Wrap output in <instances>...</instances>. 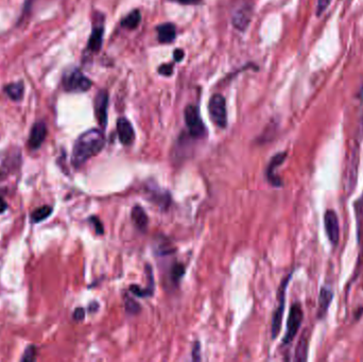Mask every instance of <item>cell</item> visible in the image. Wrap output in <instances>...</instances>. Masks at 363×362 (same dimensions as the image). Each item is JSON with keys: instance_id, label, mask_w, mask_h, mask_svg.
Instances as JSON below:
<instances>
[{"instance_id": "8", "label": "cell", "mask_w": 363, "mask_h": 362, "mask_svg": "<svg viewBox=\"0 0 363 362\" xmlns=\"http://www.w3.org/2000/svg\"><path fill=\"white\" fill-rule=\"evenodd\" d=\"M324 224L327 237L332 246H337L340 240V226L339 218L336 212L328 210L324 216Z\"/></svg>"}, {"instance_id": "18", "label": "cell", "mask_w": 363, "mask_h": 362, "mask_svg": "<svg viewBox=\"0 0 363 362\" xmlns=\"http://www.w3.org/2000/svg\"><path fill=\"white\" fill-rule=\"evenodd\" d=\"M5 93L14 101H19L24 96V85L23 83H12L5 87Z\"/></svg>"}, {"instance_id": "14", "label": "cell", "mask_w": 363, "mask_h": 362, "mask_svg": "<svg viewBox=\"0 0 363 362\" xmlns=\"http://www.w3.org/2000/svg\"><path fill=\"white\" fill-rule=\"evenodd\" d=\"M158 40L163 44H170L176 39V27L172 24H164L157 27Z\"/></svg>"}, {"instance_id": "31", "label": "cell", "mask_w": 363, "mask_h": 362, "mask_svg": "<svg viewBox=\"0 0 363 362\" xmlns=\"http://www.w3.org/2000/svg\"><path fill=\"white\" fill-rule=\"evenodd\" d=\"M6 208H8V204H6L5 201L0 197V215L3 214L6 211Z\"/></svg>"}, {"instance_id": "28", "label": "cell", "mask_w": 363, "mask_h": 362, "mask_svg": "<svg viewBox=\"0 0 363 362\" xmlns=\"http://www.w3.org/2000/svg\"><path fill=\"white\" fill-rule=\"evenodd\" d=\"M192 360H201L200 357V343H195L192 350Z\"/></svg>"}, {"instance_id": "7", "label": "cell", "mask_w": 363, "mask_h": 362, "mask_svg": "<svg viewBox=\"0 0 363 362\" xmlns=\"http://www.w3.org/2000/svg\"><path fill=\"white\" fill-rule=\"evenodd\" d=\"M290 278H291V274L285 278L278 290V306L273 313V318H272V338L273 339L277 337V335L282 328V321H283V316H284V310H285L286 289H287Z\"/></svg>"}, {"instance_id": "27", "label": "cell", "mask_w": 363, "mask_h": 362, "mask_svg": "<svg viewBox=\"0 0 363 362\" xmlns=\"http://www.w3.org/2000/svg\"><path fill=\"white\" fill-rule=\"evenodd\" d=\"M85 317V311L83 308H76L73 312V319L75 321H82Z\"/></svg>"}, {"instance_id": "16", "label": "cell", "mask_w": 363, "mask_h": 362, "mask_svg": "<svg viewBox=\"0 0 363 362\" xmlns=\"http://www.w3.org/2000/svg\"><path fill=\"white\" fill-rule=\"evenodd\" d=\"M131 218H132V221H133V223L138 229H141V231H145V229L146 228L149 220H148V216H146L145 212L143 210V207L134 206L131 213Z\"/></svg>"}, {"instance_id": "1", "label": "cell", "mask_w": 363, "mask_h": 362, "mask_svg": "<svg viewBox=\"0 0 363 362\" xmlns=\"http://www.w3.org/2000/svg\"><path fill=\"white\" fill-rule=\"evenodd\" d=\"M106 145L103 132L92 129L84 132L76 139L72 154V163L75 168L84 165L89 158L96 156L102 151Z\"/></svg>"}, {"instance_id": "5", "label": "cell", "mask_w": 363, "mask_h": 362, "mask_svg": "<svg viewBox=\"0 0 363 362\" xmlns=\"http://www.w3.org/2000/svg\"><path fill=\"white\" fill-rule=\"evenodd\" d=\"M64 88L71 93L86 92L92 86V81L83 74L78 69L68 72L63 80Z\"/></svg>"}, {"instance_id": "3", "label": "cell", "mask_w": 363, "mask_h": 362, "mask_svg": "<svg viewBox=\"0 0 363 362\" xmlns=\"http://www.w3.org/2000/svg\"><path fill=\"white\" fill-rule=\"evenodd\" d=\"M208 110L212 120L217 127L224 129L227 125L226 103L221 95H214L208 103Z\"/></svg>"}, {"instance_id": "25", "label": "cell", "mask_w": 363, "mask_h": 362, "mask_svg": "<svg viewBox=\"0 0 363 362\" xmlns=\"http://www.w3.org/2000/svg\"><path fill=\"white\" fill-rule=\"evenodd\" d=\"M158 72L163 75H171L173 72V67L171 64H165L158 68Z\"/></svg>"}, {"instance_id": "15", "label": "cell", "mask_w": 363, "mask_h": 362, "mask_svg": "<svg viewBox=\"0 0 363 362\" xmlns=\"http://www.w3.org/2000/svg\"><path fill=\"white\" fill-rule=\"evenodd\" d=\"M103 33H104V28L102 25L96 26L93 30L92 36L89 37L87 48L89 51L92 52H98L100 50L102 46V40H103Z\"/></svg>"}, {"instance_id": "21", "label": "cell", "mask_w": 363, "mask_h": 362, "mask_svg": "<svg viewBox=\"0 0 363 362\" xmlns=\"http://www.w3.org/2000/svg\"><path fill=\"white\" fill-rule=\"evenodd\" d=\"M185 273V267L184 264L182 263H176L172 267V272H171V278L173 282H179L181 280V277L184 275Z\"/></svg>"}, {"instance_id": "23", "label": "cell", "mask_w": 363, "mask_h": 362, "mask_svg": "<svg viewBox=\"0 0 363 362\" xmlns=\"http://www.w3.org/2000/svg\"><path fill=\"white\" fill-rule=\"evenodd\" d=\"M36 347H34L33 345H31L25 351L24 356L22 358V361H34V360H36Z\"/></svg>"}, {"instance_id": "10", "label": "cell", "mask_w": 363, "mask_h": 362, "mask_svg": "<svg viewBox=\"0 0 363 362\" xmlns=\"http://www.w3.org/2000/svg\"><path fill=\"white\" fill-rule=\"evenodd\" d=\"M286 157H287V153L286 152L277 153L276 155L271 158V161L267 167V179L270 184L275 187H279L283 185L282 180L277 177L275 170L286 161Z\"/></svg>"}, {"instance_id": "2", "label": "cell", "mask_w": 363, "mask_h": 362, "mask_svg": "<svg viewBox=\"0 0 363 362\" xmlns=\"http://www.w3.org/2000/svg\"><path fill=\"white\" fill-rule=\"evenodd\" d=\"M303 319H304V312L302 309V306L298 303L293 304L289 311L288 321H287V330H286L284 340H283L284 344L287 345L292 342V340L294 339V337L296 336L299 327H301L303 323Z\"/></svg>"}, {"instance_id": "13", "label": "cell", "mask_w": 363, "mask_h": 362, "mask_svg": "<svg viewBox=\"0 0 363 362\" xmlns=\"http://www.w3.org/2000/svg\"><path fill=\"white\" fill-rule=\"evenodd\" d=\"M332 291L330 288L328 287H323L321 289L320 292V296H319V318H323L326 312L329 308L330 303L332 301Z\"/></svg>"}, {"instance_id": "30", "label": "cell", "mask_w": 363, "mask_h": 362, "mask_svg": "<svg viewBox=\"0 0 363 362\" xmlns=\"http://www.w3.org/2000/svg\"><path fill=\"white\" fill-rule=\"evenodd\" d=\"M182 4H199L201 0H178Z\"/></svg>"}, {"instance_id": "26", "label": "cell", "mask_w": 363, "mask_h": 362, "mask_svg": "<svg viewBox=\"0 0 363 362\" xmlns=\"http://www.w3.org/2000/svg\"><path fill=\"white\" fill-rule=\"evenodd\" d=\"M89 221L92 222V223L94 224L95 228H96V232L97 234H103L104 229H103V226H102V223L100 222V220L98 219L97 217H92L89 219Z\"/></svg>"}, {"instance_id": "20", "label": "cell", "mask_w": 363, "mask_h": 362, "mask_svg": "<svg viewBox=\"0 0 363 362\" xmlns=\"http://www.w3.org/2000/svg\"><path fill=\"white\" fill-rule=\"evenodd\" d=\"M51 214H52V207L48 206V205L41 206L32 213L31 220L32 222H34V223H38V222L46 220Z\"/></svg>"}, {"instance_id": "17", "label": "cell", "mask_w": 363, "mask_h": 362, "mask_svg": "<svg viewBox=\"0 0 363 362\" xmlns=\"http://www.w3.org/2000/svg\"><path fill=\"white\" fill-rule=\"evenodd\" d=\"M308 344H309V337L307 333L304 332L303 336L299 339L296 350H295V357L296 361H305L307 360V353H308Z\"/></svg>"}, {"instance_id": "4", "label": "cell", "mask_w": 363, "mask_h": 362, "mask_svg": "<svg viewBox=\"0 0 363 362\" xmlns=\"http://www.w3.org/2000/svg\"><path fill=\"white\" fill-rule=\"evenodd\" d=\"M185 122L189 134L194 138H203L206 136V128L202 121L197 107L188 106L185 109Z\"/></svg>"}, {"instance_id": "22", "label": "cell", "mask_w": 363, "mask_h": 362, "mask_svg": "<svg viewBox=\"0 0 363 362\" xmlns=\"http://www.w3.org/2000/svg\"><path fill=\"white\" fill-rule=\"evenodd\" d=\"M355 213H356V216H357L358 228L360 229L361 224H362V220H363V193H362V196L358 199V201L356 202Z\"/></svg>"}, {"instance_id": "11", "label": "cell", "mask_w": 363, "mask_h": 362, "mask_svg": "<svg viewBox=\"0 0 363 362\" xmlns=\"http://www.w3.org/2000/svg\"><path fill=\"white\" fill-rule=\"evenodd\" d=\"M117 133L119 141L124 145H130L135 141V132L127 118H119L117 121Z\"/></svg>"}, {"instance_id": "12", "label": "cell", "mask_w": 363, "mask_h": 362, "mask_svg": "<svg viewBox=\"0 0 363 362\" xmlns=\"http://www.w3.org/2000/svg\"><path fill=\"white\" fill-rule=\"evenodd\" d=\"M46 135H47L46 124L41 121L36 122L33 125L30 132L29 147L32 150H37L41 145V144L44 143Z\"/></svg>"}, {"instance_id": "29", "label": "cell", "mask_w": 363, "mask_h": 362, "mask_svg": "<svg viewBox=\"0 0 363 362\" xmlns=\"http://www.w3.org/2000/svg\"><path fill=\"white\" fill-rule=\"evenodd\" d=\"M183 58H184V51L181 49H177L176 52H174V60L177 62H181Z\"/></svg>"}, {"instance_id": "19", "label": "cell", "mask_w": 363, "mask_h": 362, "mask_svg": "<svg viewBox=\"0 0 363 362\" xmlns=\"http://www.w3.org/2000/svg\"><path fill=\"white\" fill-rule=\"evenodd\" d=\"M141 23V12L138 10H135L132 13H130L127 17H124L121 22V26L125 29L133 30L136 29L137 26Z\"/></svg>"}, {"instance_id": "6", "label": "cell", "mask_w": 363, "mask_h": 362, "mask_svg": "<svg viewBox=\"0 0 363 362\" xmlns=\"http://www.w3.org/2000/svg\"><path fill=\"white\" fill-rule=\"evenodd\" d=\"M252 15H253V2L249 1V0H242L234 10L232 23L236 29L244 31L251 23Z\"/></svg>"}, {"instance_id": "9", "label": "cell", "mask_w": 363, "mask_h": 362, "mask_svg": "<svg viewBox=\"0 0 363 362\" xmlns=\"http://www.w3.org/2000/svg\"><path fill=\"white\" fill-rule=\"evenodd\" d=\"M108 106L109 96L107 92H100L95 99V113L97 120L102 129H106L108 124Z\"/></svg>"}, {"instance_id": "24", "label": "cell", "mask_w": 363, "mask_h": 362, "mask_svg": "<svg viewBox=\"0 0 363 362\" xmlns=\"http://www.w3.org/2000/svg\"><path fill=\"white\" fill-rule=\"evenodd\" d=\"M331 0H318L317 5V15L321 16L326 11V9L329 6Z\"/></svg>"}]
</instances>
